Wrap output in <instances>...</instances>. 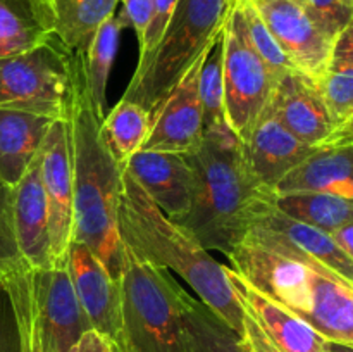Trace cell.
Here are the masks:
<instances>
[{
    "instance_id": "34",
    "label": "cell",
    "mask_w": 353,
    "mask_h": 352,
    "mask_svg": "<svg viewBox=\"0 0 353 352\" xmlns=\"http://www.w3.org/2000/svg\"><path fill=\"white\" fill-rule=\"evenodd\" d=\"M179 0H152V16L150 23H148L147 33H145L143 43L140 45V57H138V64L147 61L155 50V47L161 41L162 35H164L165 28H168L169 21H171L172 12H174L176 6Z\"/></svg>"
},
{
    "instance_id": "21",
    "label": "cell",
    "mask_w": 353,
    "mask_h": 352,
    "mask_svg": "<svg viewBox=\"0 0 353 352\" xmlns=\"http://www.w3.org/2000/svg\"><path fill=\"white\" fill-rule=\"evenodd\" d=\"M55 38L52 0H0V59L23 54Z\"/></svg>"
},
{
    "instance_id": "16",
    "label": "cell",
    "mask_w": 353,
    "mask_h": 352,
    "mask_svg": "<svg viewBox=\"0 0 353 352\" xmlns=\"http://www.w3.org/2000/svg\"><path fill=\"white\" fill-rule=\"evenodd\" d=\"M123 168L172 221L178 223L190 213L195 195V171L186 154L138 150Z\"/></svg>"
},
{
    "instance_id": "3",
    "label": "cell",
    "mask_w": 353,
    "mask_h": 352,
    "mask_svg": "<svg viewBox=\"0 0 353 352\" xmlns=\"http://www.w3.org/2000/svg\"><path fill=\"white\" fill-rule=\"evenodd\" d=\"M195 171L190 213L178 221L205 251L230 255L248 231L255 200L271 190L255 183L241 157V145L228 124L203 131L199 147L186 154Z\"/></svg>"
},
{
    "instance_id": "28",
    "label": "cell",
    "mask_w": 353,
    "mask_h": 352,
    "mask_svg": "<svg viewBox=\"0 0 353 352\" xmlns=\"http://www.w3.org/2000/svg\"><path fill=\"white\" fill-rule=\"evenodd\" d=\"M123 30V21L119 19V16L114 14L97 30L95 37H93L92 43L88 47V52L83 57L86 83H88L90 95H92L95 113L100 121L105 117L107 81H109L110 69H112L114 59H116Z\"/></svg>"
},
{
    "instance_id": "9",
    "label": "cell",
    "mask_w": 353,
    "mask_h": 352,
    "mask_svg": "<svg viewBox=\"0 0 353 352\" xmlns=\"http://www.w3.org/2000/svg\"><path fill=\"white\" fill-rule=\"evenodd\" d=\"M228 259L233 266L231 269L248 285L307 323H310L317 306L333 283L343 282L336 276L314 271L250 242H241L230 252Z\"/></svg>"
},
{
    "instance_id": "14",
    "label": "cell",
    "mask_w": 353,
    "mask_h": 352,
    "mask_svg": "<svg viewBox=\"0 0 353 352\" xmlns=\"http://www.w3.org/2000/svg\"><path fill=\"white\" fill-rule=\"evenodd\" d=\"M252 3L292 64L317 81L326 69L333 40L321 33L295 0H252Z\"/></svg>"
},
{
    "instance_id": "7",
    "label": "cell",
    "mask_w": 353,
    "mask_h": 352,
    "mask_svg": "<svg viewBox=\"0 0 353 352\" xmlns=\"http://www.w3.org/2000/svg\"><path fill=\"white\" fill-rule=\"evenodd\" d=\"M219 41L226 123L238 140L243 141L271 102L279 76L265 66L248 41L236 0L231 3Z\"/></svg>"
},
{
    "instance_id": "17",
    "label": "cell",
    "mask_w": 353,
    "mask_h": 352,
    "mask_svg": "<svg viewBox=\"0 0 353 352\" xmlns=\"http://www.w3.org/2000/svg\"><path fill=\"white\" fill-rule=\"evenodd\" d=\"M65 269L93 330L117 344L121 323L119 280L81 242L69 245Z\"/></svg>"
},
{
    "instance_id": "30",
    "label": "cell",
    "mask_w": 353,
    "mask_h": 352,
    "mask_svg": "<svg viewBox=\"0 0 353 352\" xmlns=\"http://www.w3.org/2000/svg\"><path fill=\"white\" fill-rule=\"evenodd\" d=\"M199 97L200 106H202L203 131L221 126V124H228L226 110H224L223 54H221L219 40L203 62L199 79Z\"/></svg>"
},
{
    "instance_id": "5",
    "label": "cell",
    "mask_w": 353,
    "mask_h": 352,
    "mask_svg": "<svg viewBox=\"0 0 353 352\" xmlns=\"http://www.w3.org/2000/svg\"><path fill=\"white\" fill-rule=\"evenodd\" d=\"M119 352H185L183 292L168 273L123 244Z\"/></svg>"
},
{
    "instance_id": "35",
    "label": "cell",
    "mask_w": 353,
    "mask_h": 352,
    "mask_svg": "<svg viewBox=\"0 0 353 352\" xmlns=\"http://www.w3.org/2000/svg\"><path fill=\"white\" fill-rule=\"evenodd\" d=\"M0 352H19L16 313L2 278H0Z\"/></svg>"
},
{
    "instance_id": "31",
    "label": "cell",
    "mask_w": 353,
    "mask_h": 352,
    "mask_svg": "<svg viewBox=\"0 0 353 352\" xmlns=\"http://www.w3.org/2000/svg\"><path fill=\"white\" fill-rule=\"evenodd\" d=\"M236 2L238 7H240L241 17H243L248 41H250L254 50L259 54V57L265 62V66H268L276 76H279V78H281L285 72L296 69L295 66L292 64V61L286 57L285 52L281 50L278 41L274 40V37H272L269 28L265 26V23L262 21L261 14L257 12V9H255V6L252 3V0H236Z\"/></svg>"
},
{
    "instance_id": "10",
    "label": "cell",
    "mask_w": 353,
    "mask_h": 352,
    "mask_svg": "<svg viewBox=\"0 0 353 352\" xmlns=\"http://www.w3.org/2000/svg\"><path fill=\"white\" fill-rule=\"evenodd\" d=\"M40 176L48 211L52 268H65L72 242V173L68 119H55L40 147Z\"/></svg>"
},
{
    "instance_id": "18",
    "label": "cell",
    "mask_w": 353,
    "mask_h": 352,
    "mask_svg": "<svg viewBox=\"0 0 353 352\" xmlns=\"http://www.w3.org/2000/svg\"><path fill=\"white\" fill-rule=\"evenodd\" d=\"M228 280L241 307L255 320L265 337L281 352H330V340L307 321L248 285L236 271L228 268Z\"/></svg>"
},
{
    "instance_id": "38",
    "label": "cell",
    "mask_w": 353,
    "mask_h": 352,
    "mask_svg": "<svg viewBox=\"0 0 353 352\" xmlns=\"http://www.w3.org/2000/svg\"><path fill=\"white\" fill-rule=\"evenodd\" d=\"M68 352H119L117 351L116 344L99 333L97 330H88L78 338L74 345L69 349Z\"/></svg>"
},
{
    "instance_id": "12",
    "label": "cell",
    "mask_w": 353,
    "mask_h": 352,
    "mask_svg": "<svg viewBox=\"0 0 353 352\" xmlns=\"http://www.w3.org/2000/svg\"><path fill=\"white\" fill-rule=\"evenodd\" d=\"M269 104L276 117L309 145L327 144L353 131V128H341L333 119L316 79L299 69L285 72L278 79Z\"/></svg>"
},
{
    "instance_id": "1",
    "label": "cell",
    "mask_w": 353,
    "mask_h": 352,
    "mask_svg": "<svg viewBox=\"0 0 353 352\" xmlns=\"http://www.w3.org/2000/svg\"><path fill=\"white\" fill-rule=\"evenodd\" d=\"M86 83L85 61L72 54V97L69 147L72 173V240L85 244L119 280L123 240L117 231L123 166L103 141Z\"/></svg>"
},
{
    "instance_id": "36",
    "label": "cell",
    "mask_w": 353,
    "mask_h": 352,
    "mask_svg": "<svg viewBox=\"0 0 353 352\" xmlns=\"http://www.w3.org/2000/svg\"><path fill=\"white\" fill-rule=\"evenodd\" d=\"M119 2L123 3L119 19L123 21L124 28H133L138 38V45H141L148 23H150L152 0H119Z\"/></svg>"
},
{
    "instance_id": "39",
    "label": "cell",
    "mask_w": 353,
    "mask_h": 352,
    "mask_svg": "<svg viewBox=\"0 0 353 352\" xmlns=\"http://www.w3.org/2000/svg\"><path fill=\"white\" fill-rule=\"evenodd\" d=\"M330 235L341 252L353 257V223L341 224L340 228L333 230Z\"/></svg>"
},
{
    "instance_id": "32",
    "label": "cell",
    "mask_w": 353,
    "mask_h": 352,
    "mask_svg": "<svg viewBox=\"0 0 353 352\" xmlns=\"http://www.w3.org/2000/svg\"><path fill=\"white\" fill-rule=\"evenodd\" d=\"M310 21L334 40L345 28L353 24V6L345 0H295Z\"/></svg>"
},
{
    "instance_id": "8",
    "label": "cell",
    "mask_w": 353,
    "mask_h": 352,
    "mask_svg": "<svg viewBox=\"0 0 353 352\" xmlns=\"http://www.w3.org/2000/svg\"><path fill=\"white\" fill-rule=\"evenodd\" d=\"M271 195L272 192L264 193L252 206L243 242L353 285V257L338 248L327 231L281 213L272 204Z\"/></svg>"
},
{
    "instance_id": "20",
    "label": "cell",
    "mask_w": 353,
    "mask_h": 352,
    "mask_svg": "<svg viewBox=\"0 0 353 352\" xmlns=\"http://www.w3.org/2000/svg\"><path fill=\"white\" fill-rule=\"evenodd\" d=\"M323 192L353 200V131L319 145L272 193Z\"/></svg>"
},
{
    "instance_id": "40",
    "label": "cell",
    "mask_w": 353,
    "mask_h": 352,
    "mask_svg": "<svg viewBox=\"0 0 353 352\" xmlns=\"http://www.w3.org/2000/svg\"><path fill=\"white\" fill-rule=\"evenodd\" d=\"M330 352H353V345L330 340Z\"/></svg>"
},
{
    "instance_id": "11",
    "label": "cell",
    "mask_w": 353,
    "mask_h": 352,
    "mask_svg": "<svg viewBox=\"0 0 353 352\" xmlns=\"http://www.w3.org/2000/svg\"><path fill=\"white\" fill-rule=\"evenodd\" d=\"M31 289L48 352H68L85 331L92 330L65 268H31Z\"/></svg>"
},
{
    "instance_id": "23",
    "label": "cell",
    "mask_w": 353,
    "mask_h": 352,
    "mask_svg": "<svg viewBox=\"0 0 353 352\" xmlns=\"http://www.w3.org/2000/svg\"><path fill=\"white\" fill-rule=\"evenodd\" d=\"M317 85L333 119L341 128H353V24L333 40Z\"/></svg>"
},
{
    "instance_id": "27",
    "label": "cell",
    "mask_w": 353,
    "mask_h": 352,
    "mask_svg": "<svg viewBox=\"0 0 353 352\" xmlns=\"http://www.w3.org/2000/svg\"><path fill=\"white\" fill-rule=\"evenodd\" d=\"M152 128L150 113L131 100L121 99L100 123L103 141L121 166L141 150Z\"/></svg>"
},
{
    "instance_id": "4",
    "label": "cell",
    "mask_w": 353,
    "mask_h": 352,
    "mask_svg": "<svg viewBox=\"0 0 353 352\" xmlns=\"http://www.w3.org/2000/svg\"><path fill=\"white\" fill-rule=\"evenodd\" d=\"M233 0H179L161 41L137 66L123 99L143 107L154 119L192 66L216 47Z\"/></svg>"
},
{
    "instance_id": "29",
    "label": "cell",
    "mask_w": 353,
    "mask_h": 352,
    "mask_svg": "<svg viewBox=\"0 0 353 352\" xmlns=\"http://www.w3.org/2000/svg\"><path fill=\"white\" fill-rule=\"evenodd\" d=\"M3 280L12 300L16 313L17 331H19V352H48L41 335L37 307H34L33 289H31V268L28 264L6 273Z\"/></svg>"
},
{
    "instance_id": "25",
    "label": "cell",
    "mask_w": 353,
    "mask_h": 352,
    "mask_svg": "<svg viewBox=\"0 0 353 352\" xmlns=\"http://www.w3.org/2000/svg\"><path fill=\"white\" fill-rule=\"evenodd\" d=\"M183 326L185 352H252L241 335L186 290L183 292Z\"/></svg>"
},
{
    "instance_id": "41",
    "label": "cell",
    "mask_w": 353,
    "mask_h": 352,
    "mask_svg": "<svg viewBox=\"0 0 353 352\" xmlns=\"http://www.w3.org/2000/svg\"><path fill=\"white\" fill-rule=\"evenodd\" d=\"M347 3H350V6H353V0H345Z\"/></svg>"
},
{
    "instance_id": "37",
    "label": "cell",
    "mask_w": 353,
    "mask_h": 352,
    "mask_svg": "<svg viewBox=\"0 0 353 352\" xmlns=\"http://www.w3.org/2000/svg\"><path fill=\"white\" fill-rule=\"evenodd\" d=\"M243 338L247 340L248 347L252 352H281L278 347H274L271 340L264 335L254 317L243 309Z\"/></svg>"
},
{
    "instance_id": "2",
    "label": "cell",
    "mask_w": 353,
    "mask_h": 352,
    "mask_svg": "<svg viewBox=\"0 0 353 352\" xmlns=\"http://www.w3.org/2000/svg\"><path fill=\"white\" fill-rule=\"evenodd\" d=\"M117 231L131 251L145 261L178 273L199 300L243 337V307L217 262L186 228L165 216L137 179L123 168Z\"/></svg>"
},
{
    "instance_id": "13",
    "label": "cell",
    "mask_w": 353,
    "mask_h": 352,
    "mask_svg": "<svg viewBox=\"0 0 353 352\" xmlns=\"http://www.w3.org/2000/svg\"><path fill=\"white\" fill-rule=\"evenodd\" d=\"M241 145V157L252 178L262 188L274 192L276 185L309 157L319 145H309L299 140L276 117L271 104H268L254 128Z\"/></svg>"
},
{
    "instance_id": "33",
    "label": "cell",
    "mask_w": 353,
    "mask_h": 352,
    "mask_svg": "<svg viewBox=\"0 0 353 352\" xmlns=\"http://www.w3.org/2000/svg\"><path fill=\"white\" fill-rule=\"evenodd\" d=\"M24 264L14 231L12 186L0 182V276Z\"/></svg>"
},
{
    "instance_id": "6",
    "label": "cell",
    "mask_w": 353,
    "mask_h": 352,
    "mask_svg": "<svg viewBox=\"0 0 353 352\" xmlns=\"http://www.w3.org/2000/svg\"><path fill=\"white\" fill-rule=\"evenodd\" d=\"M72 97V52L57 38L0 59V109L68 119Z\"/></svg>"
},
{
    "instance_id": "26",
    "label": "cell",
    "mask_w": 353,
    "mask_h": 352,
    "mask_svg": "<svg viewBox=\"0 0 353 352\" xmlns=\"http://www.w3.org/2000/svg\"><path fill=\"white\" fill-rule=\"evenodd\" d=\"M272 204L281 213L314 228L327 231L353 223V200L323 192L272 193Z\"/></svg>"
},
{
    "instance_id": "24",
    "label": "cell",
    "mask_w": 353,
    "mask_h": 352,
    "mask_svg": "<svg viewBox=\"0 0 353 352\" xmlns=\"http://www.w3.org/2000/svg\"><path fill=\"white\" fill-rule=\"evenodd\" d=\"M55 38L69 52L85 57L97 30L116 14L119 0H52Z\"/></svg>"
},
{
    "instance_id": "22",
    "label": "cell",
    "mask_w": 353,
    "mask_h": 352,
    "mask_svg": "<svg viewBox=\"0 0 353 352\" xmlns=\"http://www.w3.org/2000/svg\"><path fill=\"white\" fill-rule=\"evenodd\" d=\"M55 119L0 109V182L14 186L37 157Z\"/></svg>"
},
{
    "instance_id": "15",
    "label": "cell",
    "mask_w": 353,
    "mask_h": 352,
    "mask_svg": "<svg viewBox=\"0 0 353 352\" xmlns=\"http://www.w3.org/2000/svg\"><path fill=\"white\" fill-rule=\"evenodd\" d=\"M210 54V52H209ZM192 66L185 78L176 85L152 119L150 133L141 150L188 154L199 147L203 138L202 106L199 97V79L207 55Z\"/></svg>"
},
{
    "instance_id": "19",
    "label": "cell",
    "mask_w": 353,
    "mask_h": 352,
    "mask_svg": "<svg viewBox=\"0 0 353 352\" xmlns=\"http://www.w3.org/2000/svg\"><path fill=\"white\" fill-rule=\"evenodd\" d=\"M12 219L21 257L30 268H52L48 211L40 176V150L12 186Z\"/></svg>"
}]
</instances>
